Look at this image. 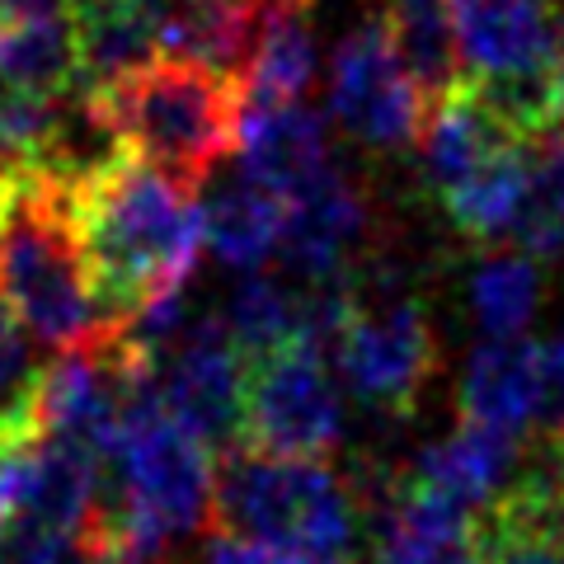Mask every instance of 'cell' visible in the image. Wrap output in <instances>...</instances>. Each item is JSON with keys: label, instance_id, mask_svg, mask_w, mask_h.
I'll list each match as a JSON object with an SVG mask.
<instances>
[{"label": "cell", "instance_id": "19", "mask_svg": "<svg viewBox=\"0 0 564 564\" xmlns=\"http://www.w3.org/2000/svg\"><path fill=\"white\" fill-rule=\"evenodd\" d=\"M377 564H480V555L470 522H456L386 485L377 508Z\"/></svg>", "mask_w": 564, "mask_h": 564}, {"label": "cell", "instance_id": "12", "mask_svg": "<svg viewBox=\"0 0 564 564\" xmlns=\"http://www.w3.org/2000/svg\"><path fill=\"white\" fill-rule=\"evenodd\" d=\"M240 174L292 203L306 193L329 161V128L306 104H278V109H240Z\"/></svg>", "mask_w": 564, "mask_h": 564}, {"label": "cell", "instance_id": "26", "mask_svg": "<svg viewBox=\"0 0 564 564\" xmlns=\"http://www.w3.org/2000/svg\"><path fill=\"white\" fill-rule=\"evenodd\" d=\"M541 433L564 437V334L541 344Z\"/></svg>", "mask_w": 564, "mask_h": 564}, {"label": "cell", "instance_id": "18", "mask_svg": "<svg viewBox=\"0 0 564 564\" xmlns=\"http://www.w3.org/2000/svg\"><path fill=\"white\" fill-rule=\"evenodd\" d=\"M386 20H391L400 62L429 99V109L462 90L466 66L462 43H456L452 0H386Z\"/></svg>", "mask_w": 564, "mask_h": 564}, {"label": "cell", "instance_id": "9", "mask_svg": "<svg viewBox=\"0 0 564 564\" xmlns=\"http://www.w3.org/2000/svg\"><path fill=\"white\" fill-rule=\"evenodd\" d=\"M386 231L391 226L372 188L329 165L306 193L288 203L278 254L306 288H334V282H358L362 263L386 254Z\"/></svg>", "mask_w": 564, "mask_h": 564}, {"label": "cell", "instance_id": "17", "mask_svg": "<svg viewBox=\"0 0 564 564\" xmlns=\"http://www.w3.org/2000/svg\"><path fill=\"white\" fill-rule=\"evenodd\" d=\"M282 221H288V203L245 174L203 203V240L221 263L245 273H259L278 254Z\"/></svg>", "mask_w": 564, "mask_h": 564}, {"label": "cell", "instance_id": "27", "mask_svg": "<svg viewBox=\"0 0 564 564\" xmlns=\"http://www.w3.org/2000/svg\"><path fill=\"white\" fill-rule=\"evenodd\" d=\"M29 443H33V433L0 429V527L14 513V489H20V466H24Z\"/></svg>", "mask_w": 564, "mask_h": 564}, {"label": "cell", "instance_id": "25", "mask_svg": "<svg viewBox=\"0 0 564 564\" xmlns=\"http://www.w3.org/2000/svg\"><path fill=\"white\" fill-rule=\"evenodd\" d=\"M0 564H66V541L33 522L10 518L0 527Z\"/></svg>", "mask_w": 564, "mask_h": 564}, {"label": "cell", "instance_id": "11", "mask_svg": "<svg viewBox=\"0 0 564 564\" xmlns=\"http://www.w3.org/2000/svg\"><path fill=\"white\" fill-rule=\"evenodd\" d=\"M518 462H522L518 437L462 423L456 433L437 437L433 447H423L419 462L391 480V489L410 494V499L429 503L456 522H475L508 489Z\"/></svg>", "mask_w": 564, "mask_h": 564}, {"label": "cell", "instance_id": "21", "mask_svg": "<svg viewBox=\"0 0 564 564\" xmlns=\"http://www.w3.org/2000/svg\"><path fill=\"white\" fill-rule=\"evenodd\" d=\"M545 273L532 254L522 250H494L470 273V315L485 329V339H527L536 311H541Z\"/></svg>", "mask_w": 564, "mask_h": 564}, {"label": "cell", "instance_id": "14", "mask_svg": "<svg viewBox=\"0 0 564 564\" xmlns=\"http://www.w3.org/2000/svg\"><path fill=\"white\" fill-rule=\"evenodd\" d=\"M462 423L518 437L541 419V344L536 339H480L466 358Z\"/></svg>", "mask_w": 564, "mask_h": 564}, {"label": "cell", "instance_id": "10", "mask_svg": "<svg viewBox=\"0 0 564 564\" xmlns=\"http://www.w3.org/2000/svg\"><path fill=\"white\" fill-rule=\"evenodd\" d=\"M480 564H564V437L536 433L508 489L470 522Z\"/></svg>", "mask_w": 564, "mask_h": 564}, {"label": "cell", "instance_id": "16", "mask_svg": "<svg viewBox=\"0 0 564 564\" xmlns=\"http://www.w3.org/2000/svg\"><path fill=\"white\" fill-rule=\"evenodd\" d=\"M315 80L311 0H263L250 62L240 70V109L302 104Z\"/></svg>", "mask_w": 564, "mask_h": 564}, {"label": "cell", "instance_id": "1", "mask_svg": "<svg viewBox=\"0 0 564 564\" xmlns=\"http://www.w3.org/2000/svg\"><path fill=\"white\" fill-rule=\"evenodd\" d=\"M104 311L122 329L132 315L184 296L203 250V203L170 174L122 155L70 188Z\"/></svg>", "mask_w": 564, "mask_h": 564}, {"label": "cell", "instance_id": "6", "mask_svg": "<svg viewBox=\"0 0 564 564\" xmlns=\"http://www.w3.org/2000/svg\"><path fill=\"white\" fill-rule=\"evenodd\" d=\"M429 99L400 62L386 6L367 10L358 24L344 33L329 62V118L339 132L377 155L419 151L423 128H429Z\"/></svg>", "mask_w": 564, "mask_h": 564}, {"label": "cell", "instance_id": "5", "mask_svg": "<svg viewBox=\"0 0 564 564\" xmlns=\"http://www.w3.org/2000/svg\"><path fill=\"white\" fill-rule=\"evenodd\" d=\"M329 362L367 410L404 419L414 414L443 367V344L419 296H367L352 282V306L329 348Z\"/></svg>", "mask_w": 564, "mask_h": 564}, {"label": "cell", "instance_id": "22", "mask_svg": "<svg viewBox=\"0 0 564 564\" xmlns=\"http://www.w3.org/2000/svg\"><path fill=\"white\" fill-rule=\"evenodd\" d=\"M226 329L245 348V358H263V352L282 348L302 334V296H296L282 278L269 273H245L236 282L231 302H226Z\"/></svg>", "mask_w": 564, "mask_h": 564}, {"label": "cell", "instance_id": "8", "mask_svg": "<svg viewBox=\"0 0 564 564\" xmlns=\"http://www.w3.org/2000/svg\"><path fill=\"white\" fill-rule=\"evenodd\" d=\"M151 381L165 414L203 447L226 452L245 437L250 358L221 315H193L151 352Z\"/></svg>", "mask_w": 564, "mask_h": 564}, {"label": "cell", "instance_id": "20", "mask_svg": "<svg viewBox=\"0 0 564 564\" xmlns=\"http://www.w3.org/2000/svg\"><path fill=\"white\" fill-rule=\"evenodd\" d=\"M527 174H532V147H508L499 161H489L470 184L447 193L437 207L452 221V231L470 245L513 240V226L527 198Z\"/></svg>", "mask_w": 564, "mask_h": 564}, {"label": "cell", "instance_id": "13", "mask_svg": "<svg viewBox=\"0 0 564 564\" xmlns=\"http://www.w3.org/2000/svg\"><path fill=\"white\" fill-rule=\"evenodd\" d=\"M508 147H527L522 137L503 128V118L480 99L475 85H462L443 104H433L429 128L419 141V180L433 203H443L447 193L470 184L489 161H499Z\"/></svg>", "mask_w": 564, "mask_h": 564}, {"label": "cell", "instance_id": "4", "mask_svg": "<svg viewBox=\"0 0 564 564\" xmlns=\"http://www.w3.org/2000/svg\"><path fill=\"white\" fill-rule=\"evenodd\" d=\"M132 161L198 188L240 137V85L193 57H155L109 90H90Z\"/></svg>", "mask_w": 564, "mask_h": 564}, {"label": "cell", "instance_id": "28", "mask_svg": "<svg viewBox=\"0 0 564 564\" xmlns=\"http://www.w3.org/2000/svg\"><path fill=\"white\" fill-rule=\"evenodd\" d=\"M198 564H282V560H273L269 551H259V545H250V541H240V536L212 532V536H203V551H198Z\"/></svg>", "mask_w": 564, "mask_h": 564}, {"label": "cell", "instance_id": "2", "mask_svg": "<svg viewBox=\"0 0 564 564\" xmlns=\"http://www.w3.org/2000/svg\"><path fill=\"white\" fill-rule=\"evenodd\" d=\"M0 306L24 339L52 352H80L118 334L85 259L70 188L43 170L0 180Z\"/></svg>", "mask_w": 564, "mask_h": 564}, {"label": "cell", "instance_id": "23", "mask_svg": "<svg viewBox=\"0 0 564 564\" xmlns=\"http://www.w3.org/2000/svg\"><path fill=\"white\" fill-rule=\"evenodd\" d=\"M513 240L536 263L564 254V128L532 147V174H527V198Z\"/></svg>", "mask_w": 564, "mask_h": 564}, {"label": "cell", "instance_id": "29", "mask_svg": "<svg viewBox=\"0 0 564 564\" xmlns=\"http://www.w3.org/2000/svg\"><path fill=\"white\" fill-rule=\"evenodd\" d=\"M66 564H113V560H104V555H90V551H76V545H70Z\"/></svg>", "mask_w": 564, "mask_h": 564}, {"label": "cell", "instance_id": "24", "mask_svg": "<svg viewBox=\"0 0 564 564\" xmlns=\"http://www.w3.org/2000/svg\"><path fill=\"white\" fill-rule=\"evenodd\" d=\"M39 372L33 348L10 321V311L0 306V429L33 433V395H39ZM39 437V433H33Z\"/></svg>", "mask_w": 564, "mask_h": 564}, {"label": "cell", "instance_id": "3", "mask_svg": "<svg viewBox=\"0 0 564 564\" xmlns=\"http://www.w3.org/2000/svg\"><path fill=\"white\" fill-rule=\"evenodd\" d=\"M367 494L329 462L269 456L259 447L217 452L212 522L282 564H358Z\"/></svg>", "mask_w": 564, "mask_h": 564}, {"label": "cell", "instance_id": "30", "mask_svg": "<svg viewBox=\"0 0 564 564\" xmlns=\"http://www.w3.org/2000/svg\"><path fill=\"white\" fill-rule=\"evenodd\" d=\"M66 6H76V0H66Z\"/></svg>", "mask_w": 564, "mask_h": 564}, {"label": "cell", "instance_id": "15", "mask_svg": "<svg viewBox=\"0 0 564 564\" xmlns=\"http://www.w3.org/2000/svg\"><path fill=\"white\" fill-rule=\"evenodd\" d=\"M99 480H104V462H95L90 452L52 443V437H33L20 466V489H14L10 518L33 522L43 532L62 536L66 545H76L95 518Z\"/></svg>", "mask_w": 564, "mask_h": 564}, {"label": "cell", "instance_id": "7", "mask_svg": "<svg viewBox=\"0 0 564 564\" xmlns=\"http://www.w3.org/2000/svg\"><path fill=\"white\" fill-rule=\"evenodd\" d=\"M344 437V395L329 358L302 334L250 362L245 386V447L269 456L325 462Z\"/></svg>", "mask_w": 564, "mask_h": 564}]
</instances>
